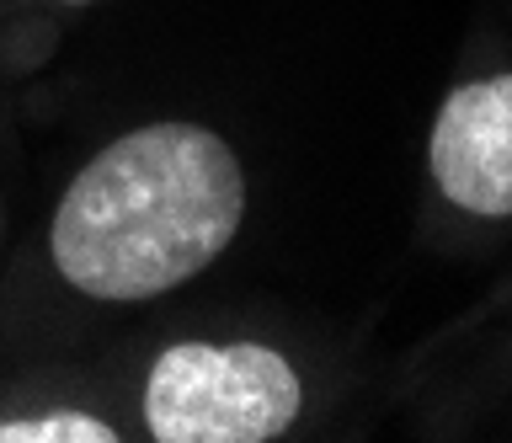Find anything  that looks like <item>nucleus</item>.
<instances>
[{"mask_svg":"<svg viewBox=\"0 0 512 443\" xmlns=\"http://www.w3.org/2000/svg\"><path fill=\"white\" fill-rule=\"evenodd\" d=\"M246 171L203 123H150L96 155L59 198L48 251L91 299H155L198 278L235 241Z\"/></svg>","mask_w":512,"mask_h":443,"instance_id":"nucleus-1","label":"nucleus"},{"mask_svg":"<svg viewBox=\"0 0 512 443\" xmlns=\"http://www.w3.org/2000/svg\"><path fill=\"white\" fill-rule=\"evenodd\" d=\"M299 406L294 363L262 342H176L144 379V422L160 443H267Z\"/></svg>","mask_w":512,"mask_h":443,"instance_id":"nucleus-2","label":"nucleus"},{"mask_svg":"<svg viewBox=\"0 0 512 443\" xmlns=\"http://www.w3.org/2000/svg\"><path fill=\"white\" fill-rule=\"evenodd\" d=\"M432 182L475 219L512 214V75L448 91L427 139Z\"/></svg>","mask_w":512,"mask_h":443,"instance_id":"nucleus-3","label":"nucleus"},{"mask_svg":"<svg viewBox=\"0 0 512 443\" xmlns=\"http://www.w3.org/2000/svg\"><path fill=\"white\" fill-rule=\"evenodd\" d=\"M118 433L86 411H48V417L0 422V443H112Z\"/></svg>","mask_w":512,"mask_h":443,"instance_id":"nucleus-4","label":"nucleus"},{"mask_svg":"<svg viewBox=\"0 0 512 443\" xmlns=\"http://www.w3.org/2000/svg\"><path fill=\"white\" fill-rule=\"evenodd\" d=\"M70 6H91V0H70Z\"/></svg>","mask_w":512,"mask_h":443,"instance_id":"nucleus-5","label":"nucleus"}]
</instances>
